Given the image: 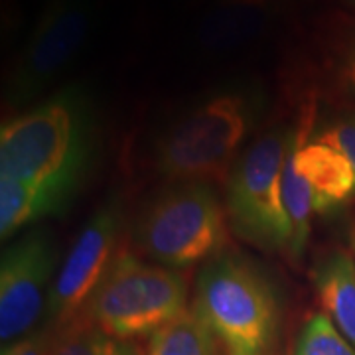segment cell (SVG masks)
I'll return each mask as SVG.
<instances>
[{"mask_svg": "<svg viewBox=\"0 0 355 355\" xmlns=\"http://www.w3.org/2000/svg\"><path fill=\"white\" fill-rule=\"evenodd\" d=\"M58 263V245L36 229L12 241L0 263V340L2 345L34 331L46 314V288Z\"/></svg>", "mask_w": 355, "mask_h": 355, "instance_id": "9", "label": "cell"}, {"mask_svg": "<svg viewBox=\"0 0 355 355\" xmlns=\"http://www.w3.org/2000/svg\"><path fill=\"white\" fill-rule=\"evenodd\" d=\"M296 170L312 191L314 214H330L355 196L354 166L330 144L310 140V130L298 142Z\"/></svg>", "mask_w": 355, "mask_h": 355, "instance_id": "11", "label": "cell"}, {"mask_svg": "<svg viewBox=\"0 0 355 355\" xmlns=\"http://www.w3.org/2000/svg\"><path fill=\"white\" fill-rule=\"evenodd\" d=\"M95 20L93 0H46L8 77L6 99L26 105L65 73L87 44Z\"/></svg>", "mask_w": 355, "mask_h": 355, "instance_id": "7", "label": "cell"}, {"mask_svg": "<svg viewBox=\"0 0 355 355\" xmlns=\"http://www.w3.org/2000/svg\"><path fill=\"white\" fill-rule=\"evenodd\" d=\"M292 355H355V347L326 312H316L298 331Z\"/></svg>", "mask_w": 355, "mask_h": 355, "instance_id": "17", "label": "cell"}, {"mask_svg": "<svg viewBox=\"0 0 355 355\" xmlns=\"http://www.w3.org/2000/svg\"><path fill=\"white\" fill-rule=\"evenodd\" d=\"M193 310L229 355H266L279 328V296L261 266L223 251L202 266Z\"/></svg>", "mask_w": 355, "mask_h": 355, "instance_id": "3", "label": "cell"}, {"mask_svg": "<svg viewBox=\"0 0 355 355\" xmlns=\"http://www.w3.org/2000/svg\"><path fill=\"white\" fill-rule=\"evenodd\" d=\"M121 200L111 198L89 217L51 282L46 302V326L58 331L81 318L93 292L119 254L123 229Z\"/></svg>", "mask_w": 355, "mask_h": 355, "instance_id": "8", "label": "cell"}, {"mask_svg": "<svg viewBox=\"0 0 355 355\" xmlns=\"http://www.w3.org/2000/svg\"><path fill=\"white\" fill-rule=\"evenodd\" d=\"M277 12L279 0H211L198 20L193 38L205 53H233L263 38Z\"/></svg>", "mask_w": 355, "mask_h": 355, "instance_id": "10", "label": "cell"}, {"mask_svg": "<svg viewBox=\"0 0 355 355\" xmlns=\"http://www.w3.org/2000/svg\"><path fill=\"white\" fill-rule=\"evenodd\" d=\"M188 280L174 268L119 251L81 318L116 340L153 336L188 310Z\"/></svg>", "mask_w": 355, "mask_h": 355, "instance_id": "4", "label": "cell"}, {"mask_svg": "<svg viewBox=\"0 0 355 355\" xmlns=\"http://www.w3.org/2000/svg\"><path fill=\"white\" fill-rule=\"evenodd\" d=\"M135 239L142 253L168 268L207 263L227 247V211L209 184H178L140 211Z\"/></svg>", "mask_w": 355, "mask_h": 355, "instance_id": "5", "label": "cell"}, {"mask_svg": "<svg viewBox=\"0 0 355 355\" xmlns=\"http://www.w3.org/2000/svg\"><path fill=\"white\" fill-rule=\"evenodd\" d=\"M318 300L355 347V261L342 249L326 253L312 272Z\"/></svg>", "mask_w": 355, "mask_h": 355, "instance_id": "12", "label": "cell"}, {"mask_svg": "<svg viewBox=\"0 0 355 355\" xmlns=\"http://www.w3.org/2000/svg\"><path fill=\"white\" fill-rule=\"evenodd\" d=\"M296 127H275L235 162L227 182V216L235 233L259 249L288 254L292 231L282 202V166Z\"/></svg>", "mask_w": 355, "mask_h": 355, "instance_id": "6", "label": "cell"}, {"mask_svg": "<svg viewBox=\"0 0 355 355\" xmlns=\"http://www.w3.org/2000/svg\"><path fill=\"white\" fill-rule=\"evenodd\" d=\"M340 81L347 91L355 93V38L347 46L340 64Z\"/></svg>", "mask_w": 355, "mask_h": 355, "instance_id": "20", "label": "cell"}, {"mask_svg": "<svg viewBox=\"0 0 355 355\" xmlns=\"http://www.w3.org/2000/svg\"><path fill=\"white\" fill-rule=\"evenodd\" d=\"M144 355H219L216 334L203 318L188 308L176 320L150 336Z\"/></svg>", "mask_w": 355, "mask_h": 355, "instance_id": "15", "label": "cell"}, {"mask_svg": "<svg viewBox=\"0 0 355 355\" xmlns=\"http://www.w3.org/2000/svg\"><path fill=\"white\" fill-rule=\"evenodd\" d=\"M93 153L87 93L65 87L0 130V176L40 186L65 202L77 193Z\"/></svg>", "mask_w": 355, "mask_h": 355, "instance_id": "1", "label": "cell"}, {"mask_svg": "<svg viewBox=\"0 0 355 355\" xmlns=\"http://www.w3.org/2000/svg\"><path fill=\"white\" fill-rule=\"evenodd\" d=\"M53 342H55V330L46 326L8 345H2V355H51Z\"/></svg>", "mask_w": 355, "mask_h": 355, "instance_id": "19", "label": "cell"}, {"mask_svg": "<svg viewBox=\"0 0 355 355\" xmlns=\"http://www.w3.org/2000/svg\"><path fill=\"white\" fill-rule=\"evenodd\" d=\"M312 116H314V113L310 109L308 113H304L302 121L296 125L288 153L284 158V166H282V202H284V209H286L292 231L288 254L294 261H298L304 254L306 243L310 237V219L314 214L312 191L308 188L302 174L296 170V148H298L300 139L312 128Z\"/></svg>", "mask_w": 355, "mask_h": 355, "instance_id": "13", "label": "cell"}, {"mask_svg": "<svg viewBox=\"0 0 355 355\" xmlns=\"http://www.w3.org/2000/svg\"><path fill=\"white\" fill-rule=\"evenodd\" d=\"M51 355H142L130 342L116 340L87 320L77 318L55 331Z\"/></svg>", "mask_w": 355, "mask_h": 355, "instance_id": "16", "label": "cell"}, {"mask_svg": "<svg viewBox=\"0 0 355 355\" xmlns=\"http://www.w3.org/2000/svg\"><path fill=\"white\" fill-rule=\"evenodd\" d=\"M65 205L64 198L46 188L0 176V235L8 241L22 227L60 214Z\"/></svg>", "mask_w": 355, "mask_h": 355, "instance_id": "14", "label": "cell"}, {"mask_svg": "<svg viewBox=\"0 0 355 355\" xmlns=\"http://www.w3.org/2000/svg\"><path fill=\"white\" fill-rule=\"evenodd\" d=\"M343 4H345V6H347L349 10H354V12H355V0H343Z\"/></svg>", "mask_w": 355, "mask_h": 355, "instance_id": "21", "label": "cell"}, {"mask_svg": "<svg viewBox=\"0 0 355 355\" xmlns=\"http://www.w3.org/2000/svg\"><path fill=\"white\" fill-rule=\"evenodd\" d=\"M316 140L334 146L338 153H342L355 170V111L334 116L326 127L318 132Z\"/></svg>", "mask_w": 355, "mask_h": 355, "instance_id": "18", "label": "cell"}, {"mask_svg": "<svg viewBox=\"0 0 355 355\" xmlns=\"http://www.w3.org/2000/svg\"><path fill=\"white\" fill-rule=\"evenodd\" d=\"M261 111L254 89H221L182 114L158 142L156 166L178 184L223 180Z\"/></svg>", "mask_w": 355, "mask_h": 355, "instance_id": "2", "label": "cell"}]
</instances>
